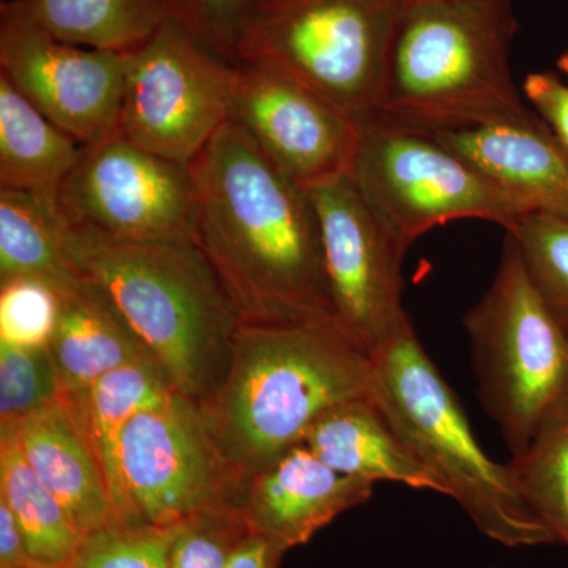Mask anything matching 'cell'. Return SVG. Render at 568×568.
Returning a JSON list of instances; mask_svg holds the SVG:
<instances>
[{
	"label": "cell",
	"mask_w": 568,
	"mask_h": 568,
	"mask_svg": "<svg viewBox=\"0 0 568 568\" xmlns=\"http://www.w3.org/2000/svg\"><path fill=\"white\" fill-rule=\"evenodd\" d=\"M62 399V386L47 345L0 342V425Z\"/></svg>",
	"instance_id": "484cf974"
},
{
	"label": "cell",
	"mask_w": 568,
	"mask_h": 568,
	"mask_svg": "<svg viewBox=\"0 0 568 568\" xmlns=\"http://www.w3.org/2000/svg\"><path fill=\"white\" fill-rule=\"evenodd\" d=\"M286 549L250 529L231 555L226 568H280Z\"/></svg>",
	"instance_id": "d6a6232c"
},
{
	"label": "cell",
	"mask_w": 568,
	"mask_h": 568,
	"mask_svg": "<svg viewBox=\"0 0 568 568\" xmlns=\"http://www.w3.org/2000/svg\"><path fill=\"white\" fill-rule=\"evenodd\" d=\"M52 36L78 47L130 52L170 20L163 0H26Z\"/></svg>",
	"instance_id": "cb8c5ba5"
},
{
	"label": "cell",
	"mask_w": 568,
	"mask_h": 568,
	"mask_svg": "<svg viewBox=\"0 0 568 568\" xmlns=\"http://www.w3.org/2000/svg\"><path fill=\"white\" fill-rule=\"evenodd\" d=\"M465 328L481 406L511 458L567 424L568 310L534 282L510 234Z\"/></svg>",
	"instance_id": "8992f818"
},
{
	"label": "cell",
	"mask_w": 568,
	"mask_h": 568,
	"mask_svg": "<svg viewBox=\"0 0 568 568\" xmlns=\"http://www.w3.org/2000/svg\"><path fill=\"white\" fill-rule=\"evenodd\" d=\"M406 2H409V0H406Z\"/></svg>",
	"instance_id": "e575fe53"
},
{
	"label": "cell",
	"mask_w": 568,
	"mask_h": 568,
	"mask_svg": "<svg viewBox=\"0 0 568 568\" xmlns=\"http://www.w3.org/2000/svg\"><path fill=\"white\" fill-rule=\"evenodd\" d=\"M237 63L168 20L125 52L119 133L145 151L192 164L230 121Z\"/></svg>",
	"instance_id": "9c48e42d"
},
{
	"label": "cell",
	"mask_w": 568,
	"mask_h": 568,
	"mask_svg": "<svg viewBox=\"0 0 568 568\" xmlns=\"http://www.w3.org/2000/svg\"><path fill=\"white\" fill-rule=\"evenodd\" d=\"M81 152L80 142L0 73V189L39 194L58 203Z\"/></svg>",
	"instance_id": "44dd1931"
},
{
	"label": "cell",
	"mask_w": 568,
	"mask_h": 568,
	"mask_svg": "<svg viewBox=\"0 0 568 568\" xmlns=\"http://www.w3.org/2000/svg\"><path fill=\"white\" fill-rule=\"evenodd\" d=\"M511 0H409L396 22L375 114L416 129L526 121L510 69Z\"/></svg>",
	"instance_id": "277c9868"
},
{
	"label": "cell",
	"mask_w": 568,
	"mask_h": 568,
	"mask_svg": "<svg viewBox=\"0 0 568 568\" xmlns=\"http://www.w3.org/2000/svg\"><path fill=\"white\" fill-rule=\"evenodd\" d=\"M351 174L407 248L455 220H485L508 230L532 212L425 130L379 115L361 119Z\"/></svg>",
	"instance_id": "ba28073f"
},
{
	"label": "cell",
	"mask_w": 568,
	"mask_h": 568,
	"mask_svg": "<svg viewBox=\"0 0 568 568\" xmlns=\"http://www.w3.org/2000/svg\"><path fill=\"white\" fill-rule=\"evenodd\" d=\"M523 91L568 153V84L555 73H532L526 78Z\"/></svg>",
	"instance_id": "1f68e13d"
},
{
	"label": "cell",
	"mask_w": 568,
	"mask_h": 568,
	"mask_svg": "<svg viewBox=\"0 0 568 568\" xmlns=\"http://www.w3.org/2000/svg\"><path fill=\"white\" fill-rule=\"evenodd\" d=\"M0 73L82 148L119 133L125 52L59 40L26 0L0 9Z\"/></svg>",
	"instance_id": "4fadbf2b"
},
{
	"label": "cell",
	"mask_w": 568,
	"mask_h": 568,
	"mask_svg": "<svg viewBox=\"0 0 568 568\" xmlns=\"http://www.w3.org/2000/svg\"><path fill=\"white\" fill-rule=\"evenodd\" d=\"M369 399L485 536L504 547L558 544L523 496L510 466L477 443L457 395L407 323L372 354Z\"/></svg>",
	"instance_id": "5b68a950"
},
{
	"label": "cell",
	"mask_w": 568,
	"mask_h": 568,
	"mask_svg": "<svg viewBox=\"0 0 568 568\" xmlns=\"http://www.w3.org/2000/svg\"><path fill=\"white\" fill-rule=\"evenodd\" d=\"M230 121L306 192L353 170L361 121L282 71L237 63Z\"/></svg>",
	"instance_id": "5bb4252c"
},
{
	"label": "cell",
	"mask_w": 568,
	"mask_h": 568,
	"mask_svg": "<svg viewBox=\"0 0 568 568\" xmlns=\"http://www.w3.org/2000/svg\"><path fill=\"white\" fill-rule=\"evenodd\" d=\"M0 500L21 530L29 558L39 568H65L82 534L58 497L44 487L22 454L17 424L0 425Z\"/></svg>",
	"instance_id": "603a6c76"
},
{
	"label": "cell",
	"mask_w": 568,
	"mask_h": 568,
	"mask_svg": "<svg viewBox=\"0 0 568 568\" xmlns=\"http://www.w3.org/2000/svg\"><path fill=\"white\" fill-rule=\"evenodd\" d=\"M67 248L74 268L140 336L175 394L204 403L222 383L242 320L203 250L118 241L71 223Z\"/></svg>",
	"instance_id": "3957f363"
},
{
	"label": "cell",
	"mask_w": 568,
	"mask_h": 568,
	"mask_svg": "<svg viewBox=\"0 0 568 568\" xmlns=\"http://www.w3.org/2000/svg\"><path fill=\"white\" fill-rule=\"evenodd\" d=\"M420 130L519 197L530 211L568 219V153L540 115Z\"/></svg>",
	"instance_id": "2e32d148"
},
{
	"label": "cell",
	"mask_w": 568,
	"mask_h": 568,
	"mask_svg": "<svg viewBox=\"0 0 568 568\" xmlns=\"http://www.w3.org/2000/svg\"><path fill=\"white\" fill-rule=\"evenodd\" d=\"M22 454L58 497L82 537L122 519L106 477L73 409L63 399L17 424Z\"/></svg>",
	"instance_id": "e0dca14e"
},
{
	"label": "cell",
	"mask_w": 568,
	"mask_h": 568,
	"mask_svg": "<svg viewBox=\"0 0 568 568\" xmlns=\"http://www.w3.org/2000/svg\"><path fill=\"white\" fill-rule=\"evenodd\" d=\"M308 196L336 323L366 353H376L409 323L402 275L407 246L368 204L353 174L320 183Z\"/></svg>",
	"instance_id": "7c38bea8"
},
{
	"label": "cell",
	"mask_w": 568,
	"mask_h": 568,
	"mask_svg": "<svg viewBox=\"0 0 568 568\" xmlns=\"http://www.w3.org/2000/svg\"><path fill=\"white\" fill-rule=\"evenodd\" d=\"M69 231L55 201L0 189V284L28 280L59 293L80 280L67 248Z\"/></svg>",
	"instance_id": "7402d4cb"
},
{
	"label": "cell",
	"mask_w": 568,
	"mask_h": 568,
	"mask_svg": "<svg viewBox=\"0 0 568 568\" xmlns=\"http://www.w3.org/2000/svg\"><path fill=\"white\" fill-rule=\"evenodd\" d=\"M168 18L209 50L237 63V41L254 0H163Z\"/></svg>",
	"instance_id": "f546056e"
},
{
	"label": "cell",
	"mask_w": 568,
	"mask_h": 568,
	"mask_svg": "<svg viewBox=\"0 0 568 568\" xmlns=\"http://www.w3.org/2000/svg\"><path fill=\"white\" fill-rule=\"evenodd\" d=\"M508 466L534 514L558 544L568 547V422Z\"/></svg>",
	"instance_id": "d4e9b609"
},
{
	"label": "cell",
	"mask_w": 568,
	"mask_h": 568,
	"mask_svg": "<svg viewBox=\"0 0 568 568\" xmlns=\"http://www.w3.org/2000/svg\"><path fill=\"white\" fill-rule=\"evenodd\" d=\"M406 0H254L237 63L268 67L315 89L358 121L383 97Z\"/></svg>",
	"instance_id": "52a82bcc"
},
{
	"label": "cell",
	"mask_w": 568,
	"mask_h": 568,
	"mask_svg": "<svg viewBox=\"0 0 568 568\" xmlns=\"http://www.w3.org/2000/svg\"><path fill=\"white\" fill-rule=\"evenodd\" d=\"M372 373V354L335 320L241 323L226 373L201 413L245 481L304 443L332 407L368 398Z\"/></svg>",
	"instance_id": "7a4b0ae2"
},
{
	"label": "cell",
	"mask_w": 568,
	"mask_h": 568,
	"mask_svg": "<svg viewBox=\"0 0 568 568\" xmlns=\"http://www.w3.org/2000/svg\"><path fill=\"white\" fill-rule=\"evenodd\" d=\"M304 444L342 476L372 485L394 481L443 495L437 478L418 462L369 396L332 407L312 426Z\"/></svg>",
	"instance_id": "d6986e66"
},
{
	"label": "cell",
	"mask_w": 568,
	"mask_h": 568,
	"mask_svg": "<svg viewBox=\"0 0 568 568\" xmlns=\"http://www.w3.org/2000/svg\"><path fill=\"white\" fill-rule=\"evenodd\" d=\"M119 465L134 517L159 528L241 504L245 481L224 458L200 405L178 394L126 425Z\"/></svg>",
	"instance_id": "30bf717a"
},
{
	"label": "cell",
	"mask_w": 568,
	"mask_h": 568,
	"mask_svg": "<svg viewBox=\"0 0 568 568\" xmlns=\"http://www.w3.org/2000/svg\"><path fill=\"white\" fill-rule=\"evenodd\" d=\"M174 528L141 519L115 523L85 536L65 568H168Z\"/></svg>",
	"instance_id": "4316f807"
},
{
	"label": "cell",
	"mask_w": 568,
	"mask_h": 568,
	"mask_svg": "<svg viewBox=\"0 0 568 568\" xmlns=\"http://www.w3.org/2000/svg\"><path fill=\"white\" fill-rule=\"evenodd\" d=\"M175 394L151 355L108 373L77 396L62 398L73 409L102 465L112 500L122 519L134 517L123 491L119 448L123 429L134 416ZM142 521V519H141Z\"/></svg>",
	"instance_id": "ffe728a7"
},
{
	"label": "cell",
	"mask_w": 568,
	"mask_h": 568,
	"mask_svg": "<svg viewBox=\"0 0 568 568\" xmlns=\"http://www.w3.org/2000/svg\"><path fill=\"white\" fill-rule=\"evenodd\" d=\"M73 226L141 244H196L197 192L190 164L121 133L84 145L58 197Z\"/></svg>",
	"instance_id": "8fae6325"
},
{
	"label": "cell",
	"mask_w": 568,
	"mask_h": 568,
	"mask_svg": "<svg viewBox=\"0 0 568 568\" xmlns=\"http://www.w3.org/2000/svg\"><path fill=\"white\" fill-rule=\"evenodd\" d=\"M190 166L197 246L242 323L335 320L308 192L231 121Z\"/></svg>",
	"instance_id": "6da1fadb"
},
{
	"label": "cell",
	"mask_w": 568,
	"mask_h": 568,
	"mask_svg": "<svg viewBox=\"0 0 568 568\" xmlns=\"http://www.w3.org/2000/svg\"><path fill=\"white\" fill-rule=\"evenodd\" d=\"M559 70L568 78V51L560 55L558 61Z\"/></svg>",
	"instance_id": "836d02e7"
},
{
	"label": "cell",
	"mask_w": 568,
	"mask_h": 568,
	"mask_svg": "<svg viewBox=\"0 0 568 568\" xmlns=\"http://www.w3.org/2000/svg\"><path fill=\"white\" fill-rule=\"evenodd\" d=\"M373 487L335 473L301 443L246 477L239 508L250 529L290 551L308 544L339 515L368 503Z\"/></svg>",
	"instance_id": "9a60e30c"
},
{
	"label": "cell",
	"mask_w": 568,
	"mask_h": 568,
	"mask_svg": "<svg viewBox=\"0 0 568 568\" xmlns=\"http://www.w3.org/2000/svg\"><path fill=\"white\" fill-rule=\"evenodd\" d=\"M54 294L58 313L47 346L62 398L80 395L108 373L151 355L108 295L84 276Z\"/></svg>",
	"instance_id": "ac0fdd59"
},
{
	"label": "cell",
	"mask_w": 568,
	"mask_h": 568,
	"mask_svg": "<svg viewBox=\"0 0 568 568\" xmlns=\"http://www.w3.org/2000/svg\"><path fill=\"white\" fill-rule=\"evenodd\" d=\"M58 313L50 287L28 280L0 284V342L47 345Z\"/></svg>",
	"instance_id": "4dcf8cb0"
},
{
	"label": "cell",
	"mask_w": 568,
	"mask_h": 568,
	"mask_svg": "<svg viewBox=\"0 0 568 568\" xmlns=\"http://www.w3.org/2000/svg\"><path fill=\"white\" fill-rule=\"evenodd\" d=\"M248 532L241 508L186 519L174 528L168 568H226L234 548Z\"/></svg>",
	"instance_id": "f1b7e54d"
},
{
	"label": "cell",
	"mask_w": 568,
	"mask_h": 568,
	"mask_svg": "<svg viewBox=\"0 0 568 568\" xmlns=\"http://www.w3.org/2000/svg\"><path fill=\"white\" fill-rule=\"evenodd\" d=\"M534 282L568 310V219L529 212L508 227Z\"/></svg>",
	"instance_id": "83f0119b"
}]
</instances>
